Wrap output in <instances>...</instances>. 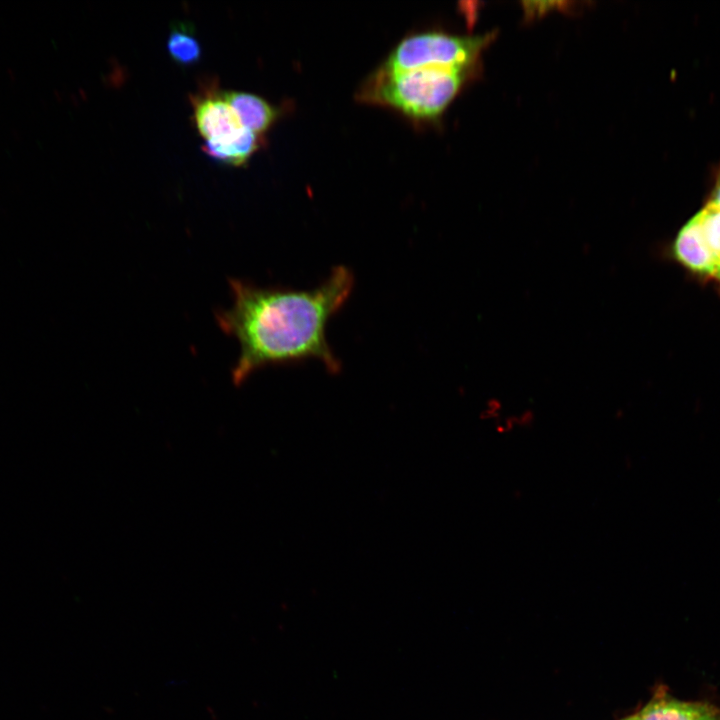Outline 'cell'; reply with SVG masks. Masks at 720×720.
I'll return each mask as SVG.
<instances>
[{
    "mask_svg": "<svg viewBox=\"0 0 720 720\" xmlns=\"http://www.w3.org/2000/svg\"><path fill=\"white\" fill-rule=\"evenodd\" d=\"M193 119L206 144L224 146L238 140L247 129L221 93H212L194 102Z\"/></svg>",
    "mask_w": 720,
    "mask_h": 720,
    "instance_id": "4",
    "label": "cell"
},
{
    "mask_svg": "<svg viewBox=\"0 0 720 720\" xmlns=\"http://www.w3.org/2000/svg\"><path fill=\"white\" fill-rule=\"evenodd\" d=\"M167 50L178 65L191 66L200 61L202 50L192 24L176 22L172 25L167 39Z\"/></svg>",
    "mask_w": 720,
    "mask_h": 720,
    "instance_id": "8",
    "label": "cell"
},
{
    "mask_svg": "<svg viewBox=\"0 0 720 720\" xmlns=\"http://www.w3.org/2000/svg\"><path fill=\"white\" fill-rule=\"evenodd\" d=\"M468 72L457 68L397 72L379 68L362 87L360 99L388 106L414 119L432 120L454 99Z\"/></svg>",
    "mask_w": 720,
    "mask_h": 720,
    "instance_id": "2",
    "label": "cell"
},
{
    "mask_svg": "<svg viewBox=\"0 0 720 720\" xmlns=\"http://www.w3.org/2000/svg\"><path fill=\"white\" fill-rule=\"evenodd\" d=\"M233 108L243 127L260 136L277 119L278 111L257 95L239 91L220 92Z\"/></svg>",
    "mask_w": 720,
    "mask_h": 720,
    "instance_id": "7",
    "label": "cell"
},
{
    "mask_svg": "<svg viewBox=\"0 0 720 720\" xmlns=\"http://www.w3.org/2000/svg\"><path fill=\"white\" fill-rule=\"evenodd\" d=\"M674 258L695 274L712 277L716 259L692 217L678 232L672 245Z\"/></svg>",
    "mask_w": 720,
    "mask_h": 720,
    "instance_id": "6",
    "label": "cell"
},
{
    "mask_svg": "<svg viewBox=\"0 0 720 720\" xmlns=\"http://www.w3.org/2000/svg\"><path fill=\"white\" fill-rule=\"evenodd\" d=\"M693 218L696 220L708 248L717 259L720 253V208L707 202Z\"/></svg>",
    "mask_w": 720,
    "mask_h": 720,
    "instance_id": "10",
    "label": "cell"
},
{
    "mask_svg": "<svg viewBox=\"0 0 720 720\" xmlns=\"http://www.w3.org/2000/svg\"><path fill=\"white\" fill-rule=\"evenodd\" d=\"M493 34L455 36L425 32L403 39L380 69L397 72L418 68H457L470 70Z\"/></svg>",
    "mask_w": 720,
    "mask_h": 720,
    "instance_id": "3",
    "label": "cell"
},
{
    "mask_svg": "<svg viewBox=\"0 0 720 720\" xmlns=\"http://www.w3.org/2000/svg\"><path fill=\"white\" fill-rule=\"evenodd\" d=\"M259 136L246 130L235 142L224 146L204 144L203 151L213 160L230 166H241L247 162L260 145Z\"/></svg>",
    "mask_w": 720,
    "mask_h": 720,
    "instance_id": "9",
    "label": "cell"
},
{
    "mask_svg": "<svg viewBox=\"0 0 720 720\" xmlns=\"http://www.w3.org/2000/svg\"><path fill=\"white\" fill-rule=\"evenodd\" d=\"M711 278L720 285V253L717 256L715 269Z\"/></svg>",
    "mask_w": 720,
    "mask_h": 720,
    "instance_id": "12",
    "label": "cell"
},
{
    "mask_svg": "<svg viewBox=\"0 0 720 720\" xmlns=\"http://www.w3.org/2000/svg\"><path fill=\"white\" fill-rule=\"evenodd\" d=\"M635 715L636 720H720V707L706 701L681 700L658 688Z\"/></svg>",
    "mask_w": 720,
    "mask_h": 720,
    "instance_id": "5",
    "label": "cell"
},
{
    "mask_svg": "<svg viewBox=\"0 0 720 720\" xmlns=\"http://www.w3.org/2000/svg\"><path fill=\"white\" fill-rule=\"evenodd\" d=\"M354 275L346 266L312 289L261 287L230 279L232 304L216 314L219 327L240 347L232 370L233 384H243L268 365L315 359L330 374L341 371V362L327 340L330 320L348 301Z\"/></svg>",
    "mask_w": 720,
    "mask_h": 720,
    "instance_id": "1",
    "label": "cell"
},
{
    "mask_svg": "<svg viewBox=\"0 0 720 720\" xmlns=\"http://www.w3.org/2000/svg\"><path fill=\"white\" fill-rule=\"evenodd\" d=\"M708 202H710L720 208V171L717 174L716 181H715L714 187L712 189L711 197Z\"/></svg>",
    "mask_w": 720,
    "mask_h": 720,
    "instance_id": "11",
    "label": "cell"
}]
</instances>
